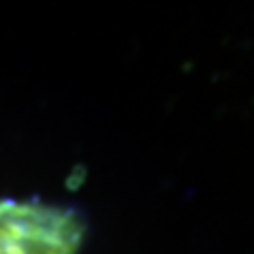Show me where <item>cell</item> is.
<instances>
[{
  "label": "cell",
  "instance_id": "6da1fadb",
  "mask_svg": "<svg viewBox=\"0 0 254 254\" xmlns=\"http://www.w3.org/2000/svg\"><path fill=\"white\" fill-rule=\"evenodd\" d=\"M85 222L41 201L0 199V254H78Z\"/></svg>",
  "mask_w": 254,
  "mask_h": 254
}]
</instances>
